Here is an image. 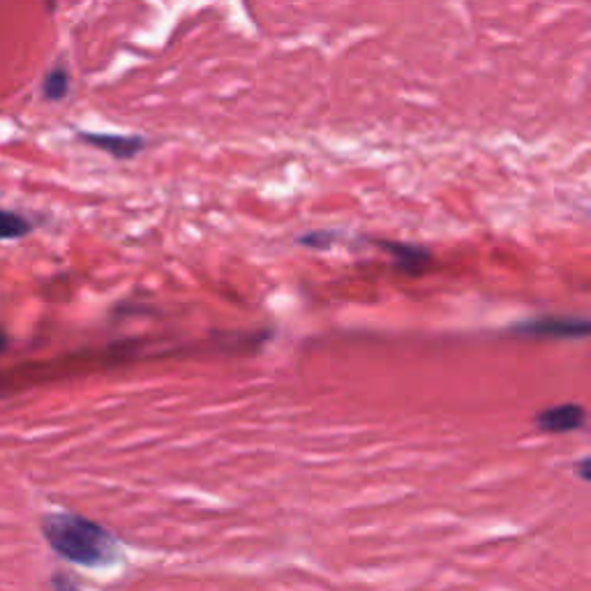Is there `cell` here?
I'll return each mask as SVG.
<instances>
[{
    "instance_id": "obj_7",
    "label": "cell",
    "mask_w": 591,
    "mask_h": 591,
    "mask_svg": "<svg viewBox=\"0 0 591 591\" xmlns=\"http://www.w3.org/2000/svg\"><path fill=\"white\" fill-rule=\"evenodd\" d=\"M28 231H31V224L24 218H19L17 213L0 211V241H5V238H21Z\"/></svg>"
},
{
    "instance_id": "obj_3",
    "label": "cell",
    "mask_w": 591,
    "mask_h": 591,
    "mask_svg": "<svg viewBox=\"0 0 591 591\" xmlns=\"http://www.w3.org/2000/svg\"><path fill=\"white\" fill-rule=\"evenodd\" d=\"M587 421L585 409L580 405H561L550 407L536 416V428L550 435H564V432L580 430Z\"/></svg>"
},
{
    "instance_id": "obj_6",
    "label": "cell",
    "mask_w": 591,
    "mask_h": 591,
    "mask_svg": "<svg viewBox=\"0 0 591 591\" xmlns=\"http://www.w3.org/2000/svg\"><path fill=\"white\" fill-rule=\"evenodd\" d=\"M70 91V74L63 67H54L47 74V79H44V95L49 97V100H63V97Z\"/></svg>"
},
{
    "instance_id": "obj_1",
    "label": "cell",
    "mask_w": 591,
    "mask_h": 591,
    "mask_svg": "<svg viewBox=\"0 0 591 591\" xmlns=\"http://www.w3.org/2000/svg\"><path fill=\"white\" fill-rule=\"evenodd\" d=\"M44 536L58 555L81 566L111 564L118 555L114 536L79 515H51L44 522Z\"/></svg>"
},
{
    "instance_id": "obj_5",
    "label": "cell",
    "mask_w": 591,
    "mask_h": 591,
    "mask_svg": "<svg viewBox=\"0 0 591 591\" xmlns=\"http://www.w3.org/2000/svg\"><path fill=\"white\" fill-rule=\"evenodd\" d=\"M384 248L395 254V264H398V268H402V271H407V273L423 271V266H428V261H430L428 250L414 248V245L384 243Z\"/></svg>"
},
{
    "instance_id": "obj_10",
    "label": "cell",
    "mask_w": 591,
    "mask_h": 591,
    "mask_svg": "<svg viewBox=\"0 0 591 591\" xmlns=\"http://www.w3.org/2000/svg\"><path fill=\"white\" fill-rule=\"evenodd\" d=\"M56 585H58V589H61V591H79L77 587L70 585V582H67V580H58Z\"/></svg>"
},
{
    "instance_id": "obj_11",
    "label": "cell",
    "mask_w": 591,
    "mask_h": 591,
    "mask_svg": "<svg viewBox=\"0 0 591 591\" xmlns=\"http://www.w3.org/2000/svg\"><path fill=\"white\" fill-rule=\"evenodd\" d=\"M3 344H5V338H3V335H0V347H3Z\"/></svg>"
},
{
    "instance_id": "obj_8",
    "label": "cell",
    "mask_w": 591,
    "mask_h": 591,
    "mask_svg": "<svg viewBox=\"0 0 591 591\" xmlns=\"http://www.w3.org/2000/svg\"><path fill=\"white\" fill-rule=\"evenodd\" d=\"M335 241L333 234H328V231H314V234H308L301 238L303 245H310V248H326V245H331Z\"/></svg>"
},
{
    "instance_id": "obj_4",
    "label": "cell",
    "mask_w": 591,
    "mask_h": 591,
    "mask_svg": "<svg viewBox=\"0 0 591 591\" xmlns=\"http://www.w3.org/2000/svg\"><path fill=\"white\" fill-rule=\"evenodd\" d=\"M86 144L97 146L100 151H107L118 160L134 157L139 151H144V139L139 137H118V134H81Z\"/></svg>"
},
{
    "instance_id": "obj_9",
    "label": "cell",
    "mask_w": 591,
    "mask_h": 591,
    "mask_svg": "<svg viewBox=\"0 0 591 591\" xmlns=\"http://www.w3.org/2000/svg\"><path fill=\"white\" fill-rule=\"evenodd\" d=\"M589 467H591V460L589 458H582V462H580V476H582V481H591Z\"/></svg>"
},
{
    "instance_id": "obj_2",
    "label": "cell",
    "mask_w": 591,
    "mask_h": 591,
    "mask_svg": "<svg viewBox=\"0 0 591 591\" xmlns=\"http://www.w3.org/2000/svg\"><path fill=\"white\" fill-rule=\"evenodd\" d=\"M515 333L529 335V338H587L589 321L575 317H548L527 321L515 326Z\"/></svg>"
}]
</instances>
